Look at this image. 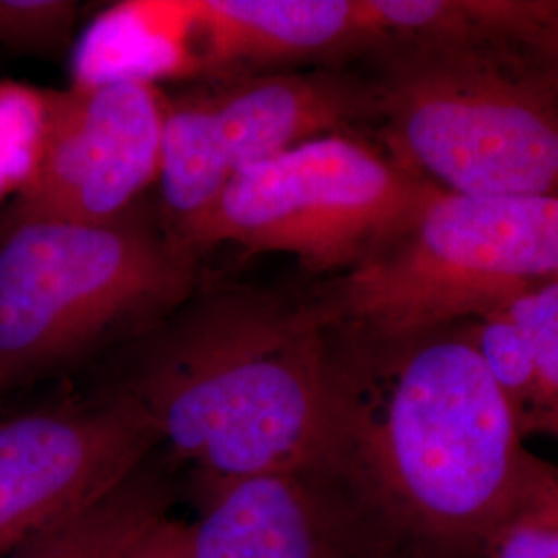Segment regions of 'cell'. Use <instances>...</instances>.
I'll return each instance as SVG.
<instances>
[{
    "mask_svg": "<svg viewBox=\"0 0 558 558\" xmlns=\"http://www.w3.org/2000/svg\"><path fill=\"white\" fill-rule=\"evenodd\" d=\"M472 320L405 338L327 331L311 476L389 558H461L521 509L530 451Z\"/></svg>",
    "mask_w": 558,
    "mask_h": 558,
    "instance_id": "obj_1",
    "label": "cell"
},
{
    "mask_svg": "<svg viewBox=\"0 0 558 558\" xmlns=\"http://www.w3.org/2000/svg\"><path fill=\"white\" fill-rule=\"evenodd\" d=\"M193 486L313 474L327 403V331L306 299L199 290L135 339L117 383Z\"/></svg>",
    "mask_w": 558,
    "mask_h": 558,
    "instance_id": "obj_2",
    "label": "cell"
},
{
    "mask_svg": "<svg viewBox=\"0 0 558 558\" xmlns=\"http://www.w3.org/2000/svg\"><path fill=\"white\" fill-rule=\"evenodd\" d=\"M375 140L445 193L558 197V101L513 32L420 41L362 62Z\"/></svg>",
    "mask_w": 558,
    "mask_h": 558,
    "instance_id": "obj_3",
    "label": "cell"
},
{
    "mask_svg": "<svg viewBox=\"0 0 558 558\" xmlns=\"http://www.w3.org/2000/svg\"><path fill=\"white\" fill-rule=\"evenodd\" d=\"M199 288L197 255L135 207L106 221L0 220V396L140 339Z\"/></svg>",
    "mask_w": 558,
    "mask_h": 558,
    "instance_id": "obj_4",
    "label": "cell"
},
{
    "mask_svg": "<svg viewBox=\"0 0 558 558\" xmlns=\"http://www.w3.org/2000/svg\"><path fill=\"white\" fill-rule=\"evenodd\" d=\"M558 281V197L439 191L401 234L302 294L331 333L418 336Z\"/></svg>",
    "mask_w": 558,
    "mask_h": 558,
    "instance_id": "obj_5",
    "label": "cell"
},
{
    "mask_svg": "<svg viewBox=\"0 0 558 558\" xmlns=\"http://www.w3.org/2000/svg\"><path fill=\"white\" fill-rule=\"evenodd\" d=\"M439 191L371 135H325L240 170L186 246L283 253L313 278H336L401 234Z\"/></svg>",
    "mask_w": 558,
    "mask_h": 558,
    "instance_id": "obj_6",
    "label": "cell"
},
{
    "mask_svg": "<svg viewBox=\"0 0 558 558\" xmlns=\"http://www.w3.org/2000/svg\"><path fill=\"white\" fill-rule=\"evenodd\" d=\"M377 98L362 69H300L163 89L160 216L189 234L240 170L306 141L375 135Z\"/></svg>",
    "mask_w": 558,
    "mask_h": 558,
    "instance_id": "obj_7",
    "label": "cell"
},
{
    "mask_svg": "<svg viewBox=\"0 0 558 558\" xmlns=\"http://www.w3.org/2000/svg\"><path fill=\"white\" fill-rule=\"evenodd\" d=\"M32 174L11 209L106 221L135 207L158 182L163 87L137 80L41 89Z\"/></svg>",
    "mask_w": 558,
    "mask_h": 558,
    "instance_id": "obj_8",
    "label": "cell"
},
{
    "mask_svg": "<svg viewBox=\"0 0 558 558\" xmlns=\"http://www.w3.org/2000/svg\"><path fill=\"white\" fill-rule=\"evenodd\" d=\"M174 80L348 69L398 48L393 0H160Z\"/></svg>",
    "mask_w": 558,
    "mask_h": 558,
    "instance_id": "obj_9",
    "label": "cell"
},
{
    "mask_svg": "<svg viewBox=\"0 0 558 558\" xmlns=\"http://www.w3.org/2000/svg\"><path fill=\"white\" fill-rule=\"evenodd\" d=\"M158 447L147 418L112 391L0 420V558L101 499Z\"/></svg>",
    "mask_w": 558,
    "mask_h": 558,
    "instance_id": "obj_10",
    "label": "cell"
},
{
    "mask_svg": "<svg viewBox=\"0 0 558 558\" xmlns=\"http://www.w3.org/2000/svg\"><path fill=\"white\" fill-rule=\"evenodd\" d=\"M197 558H387L311 474L193 486Z\"/></svg>",
    "mask_w": 558,
    "mask_h": 558,
    "instance_id": "obj_11",
    "label": "cell"
},
{
    "mask_svg": "<svg viewBox=\"0 0 558 558\" xmlns=\"http://www.w3.org/2000/svg\"><path fill=\"white\" fill-rule=\"evenodd\" d=\"M472 336L523 440H558V281L472 320Z\"/></svg>",
    "mask_w": 558,
    "mask_h": 558,
    "instance_id": "obj_12",
    "label": "cell"
},
{
    "mask_svg": "<svg viewBox=\"0 0 558 558\" xmlns=\"http://www.w3.org/2000/svg\"><path fill=\"white\" fill-rule=\"evenodd\" d=\"M174 486L156 451L101 499L60 519L2 558H119L151 523L170 515Z\"/></svg>",
    "mask_w": 558,
    "mask_h": 558,
    "instance_id": "obj_13",
    "label": "cell"
},
{
    "mask_svg": "<svg viewBox=\"0 0 558 558\" xmlns=\"http://www.w3.org/2000/svg\"><path fill=\"white\" fill-rule=\"evenodd\" d=\"M80 4L73 0H0V46L34 57H57L75 36Z\"/></svg>",
    "mask_w": 558,
    "mask_h": 558,
    "instance_id": "obj_14",
    "label": "cell"
},
{
    "mask_svg": "<svg viewBox=\"0 0 558 558\" xmlns=\"http://www.w3.org/2000/svg\"><path fill=\"white\" fill-rule=\"evenodd\" d=\"M41 89L0 83V197L29 179L41 131Z\"/></svg>",
    "mask_w": 558,
    "mask_h": 558,
    "instance_id": "obj_15",
    "label": "cell"
},
{
    "mask_svg": "<svg viewBox=\"0 0 558 558\" xmlns=\"http://www.w3.org/2000/svg\"><path fill=\"white\" fill-rule=\"evenodd\" d=\"M513 36L538 64L558 101V0H523Z\"/></svg>",
    "mask_w": 558,
    "mask_h": 558,
    "instance_id": "obj_16",
    "label": "cell"
},
{
    "mask_svg": "<svg viewBox=\"0 0 558 558\" xmlns=\"http://www.w3.org/2000/svg\"><path fill=\"white\" fill-rule=\"evenodd\" d=\"M486 558H558V523L519 511L484 544Z\"/></svg>",
    "mask_w": 558,
    "mask_h": 558,
    "instance_id": "obj_17",
    "label": "cell"
},
{
    "mask_svg": "<svg viewBox=\"0 0 558 558\" xmlns=\"http://www.w3.org/2000/svg\"><path fill=\"white\" fill-rule=\"evenodd\" d=\"M119 558H197L193 523L170 515L151 523Z\"/></svg>",
    "mask_w": 558,
    "mask_h": 558,
    "instance_id": "obj_18",
    "label": "cell"
},
{
    "mask_svg": "<svg viewBox=\"0 0 558 558\" xmlns=\"http://www.w3.org/2000/svg\"><path fill=\"white\" fill-rule=\"evenodd\" d=\"M558 523V468L530 453L521 509ZM518 511V513H519Z\"/></svg>",
    "mask_w": 558,
    "mask_h": 558,
    "instance_id": "obj_19",
    "label": "cell"
},
{
    "mask_svg": "<svg viewBox=\"0 0 558 558\" xmlns=\"http://www.w3.org/2000/svg\"><path fill=\"white\" fill-rule=\"evenodd\" d=\"M414 558H430V557H414Z\"/></svg>",
    "mask_w": 558,
    "mask_h": 558,
    "instance_id": "obj_20",
    "label": "cell"
}]
</instances>
